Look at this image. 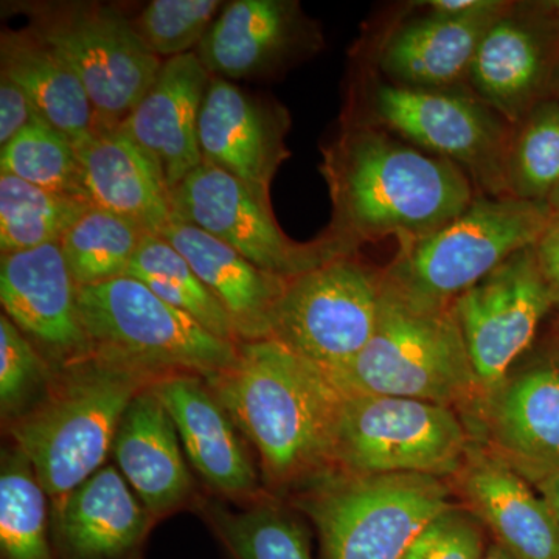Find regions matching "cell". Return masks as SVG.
<instances>
[{
	"label": "cell",
	"mask_w": 559,
	"mask_h": 559,
	"mask_svg": "<svg viewBox=\"0 0 559 559\" xmlns=\"http://www.w3.org/2000/svg\"><path fill=\"white\" fill-rule=\"evenodd\" d=\"M558 92H559V76H558Z\"/></svg>",
	"instance_id": "ee69618b"
},
{
	"label": "cell",
	"mask_w": 559,
	"mask_h": 559,
	"mask_svg": "<svg viewBox=\"0 0 559 559\" xmlns=\"http://www.w3.org/2000/svg\"><path fill=\"white\" fill-rule=\"evenodd\" d=\"M507 9V3L481 0L462 14L432 11L390 36L380 53L381 70L395 86L447 90L468 76L481 39Z\"/></svg>",
	"instance_id": "7402d4cb"
},
{
	"label": "cell",
	"mask_w": 559,
	"mask_h": 559,
	"mask_svg": "<svg viewBox=\"0 0 559 559\" xmlns=\"http://www.w3.org/2000/svg\"><path fill=\"white\" fill-rule=\"evenodd\" d=\"M551 307L535 246L513 253L454 300L452 312L481 396L509 377L510 367L530 347Z\"/></svg>",
	"instance_id": "4fadbf2b"
},
{
	"label": "cell",
	"mask_w": 559,
	"mask_h": 559,
	"mask_svg": "<svg viewBox=\"0 0 559 559\" xmlns=\"http://www.w3.org/2000/svg\"><path fill=\"white\" fill-rule=\"evenodd\" d=\"M288 110L212 76L198 124L202 164L229 173L271 201V186L288 159Z\"/></svg>",
	"instance_id": "2e32d148"
},
{
	"label": "cell",
	"mask_w": 559,
	"mask_h": 559,
	"mask_svg": "<svg viewBox=\"0 0 559 559\" xmlns=\"http://www.w3.org/2000/svg\"><path fill=\"white\" fill-rule=\"evenodd\" d=\"M210 80L193 51L165 60L151 90L119 127L156 164L168 193L202 165L198 124Z\"/></svg>",
	"instance_id": "ffe728a7"
},
{
	"label": "cell",
	"mask_w": 559,
	"mask_h": 559,
	"mask_svg": "<svg viewBox=\"0 0 559 559\" xmlns=\"http://www.w3.org/2000/svg\"><path fill=\"white\" fill-rule=\"evenodd\" d=\"M451 481L426 474L331 471L299 507L319 533L323 559H401L430 522L450 510Z\"/></svg>",
	"instance_id": "8992f818"
},
{
	"label": "cell",
	"mask_w": 559,
	"mask_h": 559,
	"mask_svg": "<svg viewBox=\"0 0 559 559\" xmlns=\"http://www.w3.org/2000/svg\"><path fill=\"white\" fill-rule=\"evenodd\" d=\"M146 234L108 210H87L60 241L76 286L124 277Z\"/></svg>",
	"instance_id": "4dcf8cb0"
},
{
	"label": "cell",
	"mask_w": 559,
	"mask_h": 559,
	"mask_svg": "<svg viewBox=\"0 0 559 559\" xmlns=\"http://www.w3.org/2000/svg\"><path fill=\"white\" fill-rule=\"evenodd\" d=\"M540 496L549 503L559 525V469L536 481Z\"/></svg>",
	"instance_id": "ab89813d"
},
{
	"label": "cell",
	"mask_w": 559,
	"mask_h": 559,
	"mask_svg": "<svg viewBox=\"0 0 559 559\" xmlns=\"http://www.w3.org/2000/svg\"><path fill=\"white\" fill-rule=\"evenodd\" d=\"M473 440L457 411L443 404L395 396H345L334 471L451 479Z\"/></svg>",
	"instance_id": "9c48e42d"
},
{
	"label": "cell",
	"mask_w": 559,
	"mask_h": 559,
	"mask_svg": "<svg viewBox=\"0 0 559 559\" xmlns=\"http://www.w3.org/2000/svg\"><path fill=\"white\" fill-rule=\"evenodd\" d=\"M127 275L138 278L159 299L200 322L213 336L240 344L219 301L205 288L186 257L160 235L143 237Z\"/></svg>",
	"instance_id": "83f0119b"
},
{
	"label": "cell",
	"mask_w": 559,
	"mask_h": 559,
	"mask_svg": "<svg viewBox=\"0 0 559 559\" xmlns=\"http://www.w3.org/2000/svg\"><path fill=\"white\" fill-rule=\"evenodd\" d=\"M114 466H102L55 502L51 546L57 559H140L154 524Z\"/></svg>",
	"instance_id": "d6986e66"
},
{
	"label": "cell",
	"mask_w": 559,
	"mask_h": 559,
	"mask_svg": "<svg viewBox=\"0 0 559 559\" xmlns=\"http://www.w3.org/2000/svg\"><path fill=\"white\" fill-rule=\"evenodd\" d=\"M13 9L75 70L98 131L119 128L159 75L164 61L140 39L130 17L108 3L39 0Z\"/></svg>",
	"instance_id": "ba28073f"
},
{
	"label": "cell",
	"mask_w": 559,
	"mask_h": 559,
	"mask_svg": "<svg viewBox=\"0 0 559 559\" xmlns=\"http://www.w3.org/2000/svg\"><path fill=\"white\" fill-rule=\"evenodd\" d=\"M46 489L16 444L3 448L0 468L2 559H57L49 533Z\"/></svg>",
	"instance_id": "f1b7e54d"
},
{
	"label": "cell",
	"mask_w": 559,
	"mask_h": 559,
	"mask_svg": "<svg viewBox=\"0 0 559 559\" xmlns=\"http://www.w3.org/2000/svg\"><path fill=\"white\" fill-rule=\"evenodd\" d=\"M207 516L231 559H314L301 522L271 500L238 513L213 507Z\"/></svg>",
	"instance_id": "1f68e13d"
},
{
	"label": "cell",
	"mask_w": 559,
	"mask_h": 559,
	"mask_svg": "<svg viewBox=\"0 0 559 559\" xmlns=\"http://www.w3.org/2000/svg\"><path fill=\"white\" fill-rule=\"evenodd\" d=\"M382 274L353 255L337 257L288 280L272 337L326 377L366 348L380 312Z\"/></svg>",
	"instance_id": "30bf717a"
},
{
	"label": "cell",
	"mask_w": 559,
	"mask_h": 559,
	"mask_svg": "<svg viewBox=\"0 0 559 559\" xmlns=\"http://www.w3.org/2000/svg\"><path fill=\"white\" fill-rule=\"evenodd\" d=\"M322 46L318 25L293 0H231L224 3L198 58L223 80L277 75Z\"/></svg>",
	"instance_id": "5bb4252c"
},
{
	"label": "cell",
	"mask_w": 559,
	"mask_h": 559,
	"mask_svg": "<svg viewBox=\"0 0 559 559\" xmlns=\"http://www.w3.org/2000/svg\"><path fill=\"white\" fill-rule=\"evenodd\" d=\"M43 119L32 98L16 81L0 72V146L7 145L14 135Z\"/></svg>",
	"instance_id": "74e56055"
},
{
	"label": "cell",
	"mask_w": 559,
	"mask_h": 559,
	"mask_svg": "<svg viewBox=\"0 0 559 559\" xmlns=\"http://www.w3.org/2000/svg\"><path fill=\"white\" fill-rule=\"evenodd\" d=\"M223 7L219 0H153L131 21L145 46L170 60L200 47Z\"/></svg>",
	"instance_id": "e575fe53"
},
{
	"label": "cell",
	"mask_w": 559,
	"mask_h": 559,
	"mask_svg": "<svg viewBox=\"0 0 559 559\" xmlns=\"http://www.w3.org/2000/svg\"><path fill=\"white\" fill-rule=\"evenodd\" d=\"M507 182L510 197L546 202L559 186V105L540 102L511 142Z\"/></svg>",
	"instance_id": "836d02e7"
},
{
	"label": "cell",
	"mask_w": 559,
	"mask_h": 559,
	"mask_svg": "<svg viewBox=\"0 0 559 559\" xmlns=\"http://www.w3.org/2000/svg\"><path fill=\"white\" fill-rule=\"evenodd\" d=\"M320 171L333 204L322 238L341 257L382 238L407 245L428 237L476 198L469 176L451 160L360 121L323 150Z\"/></svg>",
	"instance_id": "6da1fadb"
},
{
	"label": "cell",
	"mask_w": 559,
	"mask_h": 559,
	"mask_svg": "<svg viewBox=\"0 0 559 559\" xmlns=\"http://www.w3.org/2000/svg\"><path fill=\"white\" fill-rule=\"evenodd\" d=\"M159 378L95 355L55 367L43 396L7 428L53 503L102 468L124 411Z\"/></svg>",
	"instance_id": "3957f363"
},
{
	"label": "cell",
	"mask_w": 559,
	"mask_h": 559,
	"mask_svg": "<svg viewBox=\"0 0 559 559\" xmlns=\"http://www.w3.org/2000/svg\"><path fill=\"white\" fill-rule=\"evenodd\" d=\"M373 114L378 123L457 165L492 197H507L513 139L509 121L484 102L447 90L381 84L374 90Z\"/></svg>",
	"instance_id": "8fae6325"
},
{
	"label": "cell",
	"mask_w": 559,
	"mask_h": 559,
	"mask_svg": "<svg viewBox=\"0 0 559 559\" xmlns=\"http://www.w3.org/2000/svg\"><path fill=\"white\" fill-rule=\"evenodd\" d=\"M546 204L549 205L554 221H559V186L551 191L550 197L547 198Z\"/></svg>",
	"instance_id": "7bdbcfd3"
},
{
	"label": "cell",
	"mask_w": 559,
	"mask_h": 559,
	"mask_svg": "<svg viewBox=\"0 0 559 559\" xmlns=\"http://www.w3.org/2000/svg\"><path fill=\"white\" fill-rule=\"evenodd\" d=\"M329 380L342 395L395 396L476 409L481 399L451 308L412 304L382 274L377 329L366 348Z\"/></svg>",
	"instance_id": "277c9868"
},
{
	"label": "cell",
	"mask_w": 559,
	"mask_h": 559,
	"mask_svg": "<svg viewBox=\"0 0 559 559\" xmlns=\"http://www.w3.org/2000/svg\"><path fill=\"white\" fill-rule=\"evenodd\" d=\"M0 72L20 84L43 119L64 132L75 148L98 131L94 106L80 76L31 28L0 33Z\"/></svg>",
	"instance_id": "4316f807"
},
{
	"label": "cell",
	"mask_w": 559,
	"mask_h": 559,
	"mask_svg": "<svg viewBox=\"0 0 559 559\" xmlns=\"http://www.w3.org/2000/svg\"><path fill=\"white\" fill-rule=\"evenodd\" d=\"M450 480L465 509L514 558L559 559V525L549 503L481 441H471L462 466Z\"/></svg>",
	"instance_id": "ac0fdd59"
},
{
	"label": "cell",
	"mask_w": 559,
	"mask_h": 559,
	"mask_svg": "<svg viewBox=\"0 0 559 559\" xmlns=\"http://www.w3.org/2000/svg\"><path fill=\"white\" fill-rule=\"evenodd\" d=\"M205 381L255 447L271 487L311 484L336 469L345 396L285 344L241 342L237 360Z\"/></svg>",
	"instance_id": "7a4b0ae2"
},
{
	"label": "cell",
	"mask_w": 559,
	"mask_h": 559,
	"mask_svg": "<svg viewBox=\"0 0 559 559\" xmlns=\"http://www.w3.org/2000/svg\"><path fill=\"white\" fill-rule=\"evenodd\" d=\"M536 259L547 286L551 300L559 307V221H554L546 234L535 245Z\"/></svg>",
	"instance_id": "f35d334b"
},
{
	"label": "cell",
	"mask_w": 559,
	"mask_h": 559,
	"mask_svg": "<svg viewBox=\"0 0 559 559\" xmlns=\"http://www.w3.org/2000/svg\"><path fill=\"white\" fill-rule=\"evenodd\" d=\"M551 49L549 28L507 9L481 39L469 68L471 84L502 119L522 123L540 103Z\"/></svg>",
	"instance_id": "d4e9b609"
},
{
	"label": "cell",
	"mask_w": 559,
	"mask_h": 559,
	"mask_svg": "<svg viewBox=\"0 0 559 559\" xmlns=\"http://www.w3.org/2000/svg\"><path fill=\"white\" fill-rule=\"evenodd\" d=\"M91 207L94 205L83 198L0 175V250L14 253L60 242Z\"/></svg>",
	"instance_id": "f546056e"
},
{
	"label": "cell",
	"mask_w": 559,
	"mask_h": 559,
	"mask_svg": "<svg viewBox=\"0 0 559 559\" xmlns=\"http://www.w3.org/2000/svg\"><path fill=\"white\" fill-rule=\"evenodd\" d=\"M179 439L170 414L150 388L131 401L114 437L110 452L121 476L154 520L180 509L193 489Z\"/></svg>",
	"instance_id": "cb8c5ba5"
},
{
	"label": "cell",
	"mask_w": 559,
	"mask_h": 559,
	"mask_svg": "<svg viewBox=\"0 0 559 559\" xmlns=\"http://www.w3.org/2000/svg\"><path fill=\"white\" fill-rule=\"evenodd\" d=\"M0 175L39 189L87 200L75 145L49 121L39 119L0 146Z\"/></svg>",
	"instance_id": "d6a6232c"
},
{
	"label": "cell",
	"mask_w": 559,
	"mask_h": 559,
	"mask_svg": "<svg viewBox=\"0 0 559 559\" xmlns=\"http://www.w3.org/2000/svg\"><path fill=\"white\" fill-rule=\"evenodd\" d=\"M551 223L546 202L476 197L447 226L401 245L384 277L419 308H451L459 296L513 253L535 246Z\"/></svg>",
	"instance_id": "5b68a950"
},
{
	"label": "cell",
	"mask_w": 559,
	"mask_h": 559,
	"mask_svg": "<svg viewBox=\"0 0 559 559\" xmlns=\"http://www.w3.org/2000/svg\"><path fill=\"white\" fill-rule=\"evenodd\" d=\"M160 237L187 261L227 312L238 342L271 340L274 312L288 280L252 261L204 230L171 218Z\"/></svg>",
	"instance_id": "603a6c76"
},
{
	"label": "cell",
	"mask_w": 559,
	"mask_h": 559,
	"mask_svg": "<svg viewBox=\"0 0 559 559\" xmlns=\"http://www.w3.org/2000/svg\"><path fill=\"white\" fill-rule=\"evenodd\" d=\"M0 301L7 318L60 367L90 358V340L81 322L79 286L60 242L2 253Z\"/></svg>",
	"instance_id": "9a60e30c"
},
{
	"label": "cell",
	"mask_w": 559,
	"mask_h": 559,
	"mask_svg": "<svg viewBox=\"0 0 559 559\" xmlns=\"http://www.w3.org/2000/svg\"><path fill=\"white\" fill-rule=\"evenodd\" d=\"M487 549L481 522L454 506L430 522L401 559H480Z\"/></svg>",
	"instance_id": "8d00e7d4"
},
{
	"label": "cell",
	"mask_w": 559,
	"mask_h": 559,
	"mask_svg": "<svg viewBox=\"0 0 559 559\" xmlns=\"http://www.w3.org/2000/svg\"><path fill=\"white\" fill-rule=\"evenodd\" d=\"M171 218L226 242L261 270L293 278L337 259L329 242H296L280 229L271 201L229 173L202 164L168 193Z\"/></svg>",
	"instance_id": "7c38bea8"
},
{
	"label": "cell",
	"mask_w": 559,
	"mask_h": 559,
	"mask_svg": "<svg viewBox=\"0 0 559 559\" xmlns=\"http://www.w3.org/2000/svg\"><path fill=\"white\" fill-rule=\"evenodd\" d=\"M79 308L92 355L100 358L157 377L194 373L204 378L237 360L238 344L213 336L128 275L79 286Z\"/></svg>",
	"instance_id": "52a82bcc"
},
{
	"label": "cell",
	"mask_w": 559,
	"mask_h": 559,
	"mask_svg": "<svg viewBox=\"0 0 559 559\" xmlns=\"http://www.w3.org/2000/svg\"><path fill=\"white\" fill-rule=\"evenodd\" d=\"M481 0H432L428 2L430 10L443 14H462L476 9Z\"/></svg>",
	"instance_id": "60d3db41"
},
{
	"label": "cell",
	"mask_w": 559,
	"mask_h": 559,
	"mask_svg": "<svg viewBox=\"0 0 559 559\" xmlns=\"http://www.w3.org/2000/svg\"><path fill=\"white\" fill-rule=\"evenodd\" d=\"M481 443L530 481L559 469V369L540 364L507 377L471 414Z\"/></svg>",
	"instance_id": "e0dca14e"
},
{
	"label": "cell",
	"mask_w": 559,
	"mask_h": 559,
	"mask_svg": "<svg viewBox=\"0 0 559 559\" xmlns=\"http://www.w3.org/2000/svg\"><path fill=\"white\" fill-rule=\"evenodd\" d=\"M84 190L94 207L108 210L159 235L171 219L168 189L156 164L120 128L95 132L76 146Z\"/></svg>",
	"instance_id": "484cf974"
},
{
	"label": "cell",
	"mask_w": 559,
	"mask_h": 559,
	"mask_svg": "<svg viewBox=\"0 0 559 559\" xmlns=\"http://www.w3.org/2000/svg\"><path fill=\"white\" fill-rule=\"evenodd\" d=\"M55 367L5 314L0 318V411L11 421L46 392Z\"/></svg>",
	"instance_id": "d590c367"
},
{
	"label": "cell",
	"mask_w": 559,
	"mask_h": 559,
	"mask_svg": "<svg viewBox=\"0 0 559 559\" xmlns=\"http://www.w3.org/2000/svg\"><path fill=\"white\" fill-rule=\"evenodd\" d=\"M168 411L193 468L235 499L255 498L259 477L241 432L201 374L168 373L151 385Z\"/></svg>",
	"instance_id": "44dd1931"
},
{
	"label": "cell",
	"mask_w": 559,
	"mask_h": 559,
	"mask_svg": "<svg viewBox=\"0 0 559 559\" xmlns=\"http://www.w3.org/2000/svg\"><path fill=\"white\" fill-rule=\"evenodd\" d=\"M480 559H516L513 555L509 554L503 547H500L499 544H491L488 546L487 551H485L484 557Z\"/></svg>",
	"instance_id": "b9f144b4"
}]
</instances>
